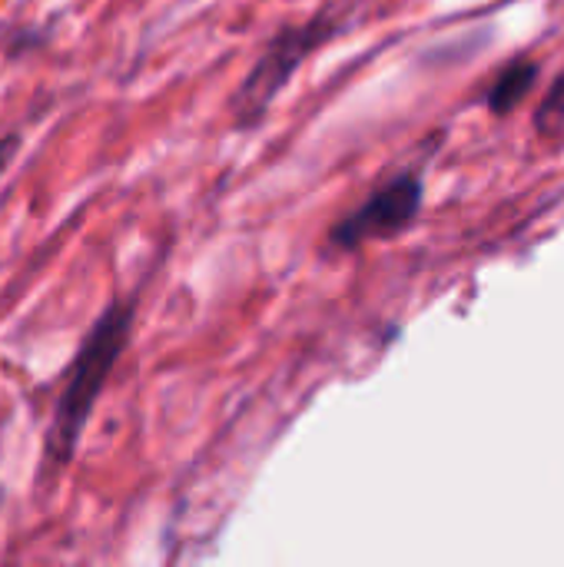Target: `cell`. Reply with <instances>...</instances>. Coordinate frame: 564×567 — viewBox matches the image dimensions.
I'll list each match as a JSON object with an SVG mask.
<instances>
[{
    "label": "cell",
    "instance_id": "cell-3",
    "mask_svg": "<svg viewBox=\"0 0 564 567\" xmlns=\"http://www.w3.org/2000/svg\"><path fill=\"white\" fill-rule=\"evenodd\" d=\"M422 209V176L399 173L386 186H379L359 209L342 216L329 229V246L352 252L372 239H389L402 233Z\"/></svg>",
    "mask_w": 564,
    "mask_h": 567
},
{
    "label": "cell",
    "instance_id": "cell-1",
    "mask_svg": "<svg viewBox=\"0 0 564 567\" xmlns=\"http://www.w3.org/2000/svg\"><path fill=\"white\" fill-rule=\"evenodd\" d=\"M133 316H136V306L130 299L110 302L90 326L83 346L76 349V359L66 369V379L53 402V419L47 429V462L50 465H66L73 458V452L83 439V429L93 415V405L103 395L120 355L130 346Z\"/></svg>",
    "mask_w": 564,
    "mask_h": 567
},
{
    "label": "cell",
    "instance_id": "cell-2",
    "mask_svg": "<svg viewBox=\"0 0 564 567\" xmlns=\"http://www.w3.org/2000/svg\"><path fill=\"white\" fill-rule=\"evenodd\" d=\"M339 27L342 20L332 10H319L302 23H289L276 30L233 96V123L239 130L259 126L269 106L276 103V96L289 86V80L302 66V60L316 53L322 43H329L339 33Z\"/></svg>",
    "mask_w": 564,
    "mask_h": 567
},
{
    "label": "cell",
    "instance_id": "cell-5",
    "mask_svg": "<svg viewBox=\"0 0 564 567\" xmlns=\"http://www.w3.org/2000/svg\"><path fill=\"white\" fill-rule=\"evenodd\" d=\"M539 130H558L564 123V73L555 80V86H552V93L542 100V106H539Z\"/></svg>",
    "mask_w": 564,
    "mask_h": 567
},
{
    "label": "cell",
    "instance_id": "cell-6",
    "mask_svg": "<svg viewBox=\"0 0 564 567\" xmlns=\"http://www.w3.org/2000/svg\"><path fill=\"white\" fill-rule=\"evenodd\" d=\"M17 150H20V136H17V133L0 136V176H3V169L10 166V159L17 156Z\"/></svg>",
    "mask_w": 564,
    "mask_h": 567
},
{
    "label": "cell",
    "instance_id": "cell-4",
    "mask_svg": "<svg viewBox=\"0 0 564 567\" xmlns=\"http://www.w3.org/2000/svg\"><path fill=\"white\" fill-rule=\"evenodd\" d=\"M539 83V63L532 60H515L512 66H505L499 73V80L489 90V110L495 116H509Z\"/></svg>",
    "mask_w": 564,
    "mask_h": 567
}]
</instances>
